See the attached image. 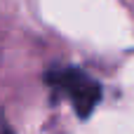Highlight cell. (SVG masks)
Masks as SVG:
<instances>
[{"mask_svg": "<svg viewBox=\"0 0 134 134\" xmlns=\"http://www.w3.org/2000/svg\"><path fill=\"white\" fill-rule=\"evenodd\" d=\"M47 82L54 85L57 90L66 92L78 118H90L92 111L97 108V104L101 101V85L97 80H92L87 73L78 71V68H59V71H49Z\"/></svg>", "mask_w": 134, "mask_h": 134, "instance_id": "obj_1", "label": "cell"}, {"mask_svg": "<svg viewBox=\"0 0 134 134\" xmlns=\"http://www.w3.org/2000/svg\"><path fill=\"white\" fill-rule=\"evenodd\" d=\"M0 134H14V132H12V130H9L5 122H0Z\"/></svg>", "mask_w": 134, "mask_h": 134, "instance_id": "obj_2", "label": "cell"}]
</instances>
